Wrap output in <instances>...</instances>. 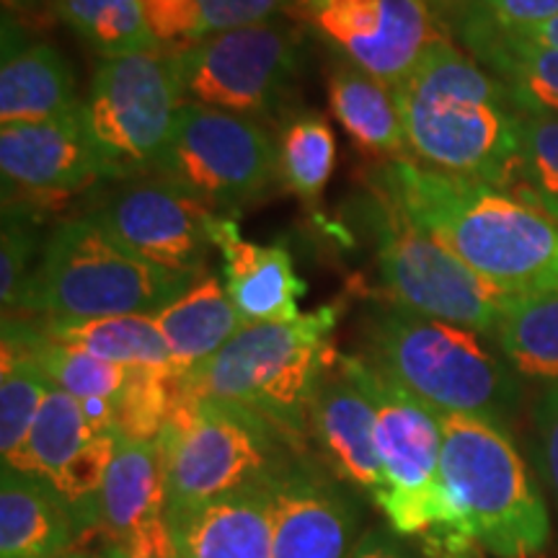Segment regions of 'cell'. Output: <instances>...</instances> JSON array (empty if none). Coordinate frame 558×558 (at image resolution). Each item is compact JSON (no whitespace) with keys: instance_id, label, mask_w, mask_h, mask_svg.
<instances>
[{"instance_id":"6da1fadb","label":"cell","mask_w":558,"mask_h":558,"mask_svg":"<svg viewBox=\"0 0 558 558\" xmlns=\"http://www.w3.org/2000/svg\"><path fill=\"white\" fill-rule=\"evenodd\" d=\"M367 184L507 295L558 290V222L514 194L411 158L383 160Z\"/></svg>"},{"instance_id":"7a4b0ae2","label":"cell","mask_w":558,"mask_h":558,"mask_svg":"<svg viewBox=\"0 0 558 558\" xmlns=\"http://www.w3.org/2000/svg\"><path fill=\"white\" fill-rule=\"evenodd\" d=\"M393 96L411 160L512 192L520 171L522 111L471 54L439 34L393 86Z\"/></svg>"},{"instance_id":"3957f363","label":"cell","mask_w":558,"mask_h":558,"mask_svg":"<svg viewBox=\"0 0 558 558\" xmlns=\"http://www.w3.org/2000/svg\"><path fill=\"white\" fill-rule=\"evenodd\" d=\"M369 365L437 414L478 416L507 427L520 403L518 373L486 337L386 300L362 316Z\"/></svg>"},{"instance_id":"277c9868","label":"cell","mask_w":558,"mask_h":558,"mask_svg":"<svg viewBox=\"0 0 558 558\" xmlns=\"http://www.w3.org/2000/svg\"><path fill=\"white\" fill-rule=\"evenodd\" d=\"M337 305H324L284 324H246L213 357L181 375V388L192 399L254 411L303 450L313 393L337 357Z\"/></svg>"},{"instance_id":"5b68a950","label":"cell","mask_w":558,"mask_h":558,"mask_svg":"<svg viewBox=\"0 0 558 558\" xmlns=\"http://www.w3.org/2000/svg\"><path fill=\"white\" fill-rule=\"evenodd\" d=\"M375 411V442L386 476L383 514L403 538L422 543L429 558H473L476 541L452 507L442 481L439 414L396 386L360 354H341Z\"/></svg>"},{"instance_id":"8992f818","label":"cell","mask_w":558,"mask_h":558,"mask_svg":"<svg viewBox=\"0 0 558 558\" xmlns=\"http://www.w3.org/2000/svg\"><path fill=\"white\" fill-rule=\"evenodd\" d=\"M197 279L140 259L83 215L62 220L45 241L21 313L45 324L153 316Z\"/></svg>"},{"instance_id":"52a82bcc","label":"cell","mask_w":558,"mask_h":558,"mask_svg":"<svg viewBox=\"0 0 558 558\" xmlns=\"http://www.w3.org/2000/svg\"><path fill=\"white\" fill-rule=\"evenodd\" d=\"M439 424L445 488L476 546L494 558H541L548 505L507 427L456 414H439Z\"/></svg>"},{"instance_id":"ba28073f","label":"cell","mask_w":558,"mask_h":558,"mask_svg":"<svg viewBox=\"0 0 558 558\" xmlns=\"http://www.w3.org/2000/svg\"><path fill=\"white\" fill-rule=\"evenodd\" d=\"M166 460V520L207 501L271 484L292 460L295 445L254 411L192 399L181 388L158 437Z\"/></svg>"},{"instance_id":"9c48e42d","label":"cell","mask_w":558,"mask_h":558,"mask_svg":"<svg viewBox=\"0 0 558 558\" xmlns=\"http://www.w3.org/2000/svg\"><path fill=\"white\" fill-rule=\"evenodd\" d=\"M357 220L367 228L390 303L494 339L512 295L465 267L375 190L360 202Z\"/></svg>"},{"instance_id":"30bf717a","label":"cell","mask_w":558,"mask_h":558,"mask_svg":"<svg viewBox=\"0 0 558 558\" xmlns=\"http://www.w3.org/2000/svg\"><path fill=\"white\" fill-rule=\"evenodd\" d=\"M181 104L169 50L101 60L83 101V128L107 179L163 173Z\"/></svg>"},{"instance_id":"8fae6325","label":"cell","mask_w":558,"mask_h":558,"mask_svg":"<svg viewBox=\"0 0 558 558\" xmlns=\"http://www.w3.org/2000/svg\"><path fill=\"white\" fill-rule=\"evenodd\" d=\"M160 177L226 218H239L282 184L277 143L259 120L190 101L179 107Z\"/></svg>"},{"instance_id":"7c38bea8","label":"cell","mask_w":558,"mask_h":558,"mask_svg":"<svg viewBox=\"0 0 558 558\" xmlns=\"http://www.w3.org/2000/svg\"><path fill=\"white\" fill-rule=\"evenodd\" d=\"M169 58L181 99L251 120L284 109L300 75L298 32L277 19L213 34Z\"/></svg>"},{"instance_id":"4fadbf2b","label":"cell","mask_w":558,"mask_h":558,"mask_svg":"<svg viewBox=\"0 0 558 558\" xmlns=\"http://www.w3.org/2000/svg\"><path fill=\"white\" fill-rule=\"evenodd\" d=\"M284 11L341 60L390 88L442 34L429 0H288Z\"/></svg>"},{"instance_id":"5bb4252c","label":"cell","mask_w":558,"mask_h":558,"mask_svg":"<svg viewBox=\"0 0 558 558\" xmlns=\"http://www.w3.org/2000/svg\"><path fill=\"white\" fill-rule=\"evenodd\" d=\"M215 215L163 177L124 179L90 209V218L124 248L181 275H205Z\"/></svg>"},{"instance_id":"9a60e30c","label":"cell","mask_w":558,"mask_h":558,"mask_svg":"<svg viewBox=\"0 0 558 558\" xmlns=\"http://www.w3.org/2000/svg\"><path fill=\"white\" fill-rule=\"evenodd\" d=\"M96 530L109 558H171L166 520V460L160 442L117 435V450L96 501Z\"/></svg>"},{"instance_id":"2e32d148","label":"cell","mask_w":558,"mask_h":558,"mask_svg":"<svg viewBox=\"0 0 558 558\" xmlns=\"http://www.w3.org/2000/svg\"><path fill=\"white\" fill-rule=\"evenodd\" d=\"M3 199L26 205L73 197L107 179L99 156L83 128V107L62 120L3 124L0 128Z\"/></svg>"},{"instance_id":"e0dca14e","label":"cell","mask_w":558,"mask_h":558,"mask_svg":"<svg viewBox=\"0 0 558 558\" xmlns=\"http://www.w3.org/2000/svg\"><path fill=\"white\" fill-rule=\"evenodd\" d=\"M354 501L308 458L271 486V558H352L360 541Z\"/></svg>"},{"instance_id":"ac0fdd59","label":"cell","mask_w":558,"mask_h":558,"mask_svg":"<svg viewBox=\"0 0 558 558\" xmlns=\"http://www.w3.org/2000/svg\"><path fill=\"white\" fill-rule=\"evenodd\" d=\"M308 437L339 481H344L375 505L386 499V476L375 442V411L367 393L337 357L320 375L308 411Z\"/></svg>"},{"instance_id":"d6986e66","label":"cell","mask_w":558,"mask_h":558,"mask_svg":"<svg viewBox=\"0 0 558 558\" xmlns=\"http://www.w3.org/2000/svg\"><path fill=\"white\" fill-rule=\"evenodd\" d=\"M458 37L471 58L507 88L522 114L558 120V52L522 37L471 3H452Z\"/></svg>"},{"instance_id":"ffe728a7","label":"cell","mask_w":558,"mask_h":558,"mask_svg":"<svg viewBox=\"0 0 558 558\" xmlns=\"http://www.w3.org/2000/svg\"><path fill=\"white\" fill-rule=\"evenodd\" d=\"M209 233L222 259V282L246 324H284L303 316L298 300L308 284L298 277L288 248L246 239L239 220L226 215H215Z\"/></svg>"},{"instance_id":"44dd1931","label":"cell","mask_w":558,"mask_h":558,"mask_svg":"<svg viewBox=\"0 0 558 558\" xmlns=\"http://www.w3.org/2000/svg\"><path fill=\"white\" fill-rule=\"evenodd\" d=\"M271 486L243 488L169 520L171 558H271Z\"/></svg>"},{"instance_id":"7402d4cb","label":"cell","mask_w":558,"mask_h":558,"mask_svg":"<svg viewBox=\"0 0 558 558\" xmlns=\"http://www.w3.org/2000/svg\"><path fill=\"white\" fill-rule=\"evenodd\" d=\"M83 525L50 481L3 465L0 558H62Z\"/></svg>"},{"instance_id":"603a6c76","label":"cell","mask_w":558,"mask_h":558,"mask_svg":"<svg viewBox=\"0 0 558 558\" xmlns=\"http://www.w3.org/2000/svg\"><path fill=\"white\" fill-rule=\"evenodd\" d=\"M153 318L171 352L173 373L179 375L213 357L246 326L222 277L209 271L199 275L197 282L166 308L153 313Z\"/></svg>"},{"instance_id":"cb8c5ba5","label":"cell","mask_w":558,"mask_h":558,"mask_svg":"<svg viewBox=\"0 0 558 558\" xmlns=\"http://www.w3.org/2000/svg\"><path fill=\"white\" fill-rule=\"evenodd\" d=\"M75 75L65 54L52 45L13 47L3 50L0 68V122L29 124L62 120L81 111Z\"/></svg>"},{"instance_id":"d4e9b609","label":"cell","mask_w":558,"mask_h":558,"mask_svg":"<svg viewBox=\"0 0 558 558\" xmlns=\"http://www.w3.org/2000/svg\"><path fill=\"white\" fill-rule=\"evenodd\" d=\"M326 94L333 120L360 150L386 160L409 158L393 88L339 58L326 81Z\"/></svg>"},{"instance_id":"484cf974","label":"cell","mask_w":558,"mask_h":558,"mask_svg":"<svg viewBox=\"0 0 558 558\" xmlns=\"http://www.w3.org/2000/svg\"><path fill=\"white\" fill-rule=\"evenodd\" d=\"M37 329L62 344L78 347L104 362L130 369H173L171 352L153 316H109L75 324H41Z\"/></svg>"},{"instance_id":"4316f807","label":"cell","mask_w":558,"mask_h":558,"mask_svg":"<svg viewBox=\"0 0 558 558\" xmlns=\"http://www.w3.org/2000/svg\"><path fill=\"white\" fill-rule=\"evenodd\" d=\"M288 0H140L160 47L179 50L213 34L275 19Z\"/></svg>"},{"instance_id":"83f0119b","label":"cell","mask_w":558,"mask_h":558,"mask_svg":"<svg viewBox=\"0 0 558 558\" xmlns=\"http://www.w3.org/2000/svg\"><path fill=\"white\" fill-rule=\"evenodd\" d=\"M494 341L518 375L548 386L558 383V290L514 298Z\"/></svg>"},{"instance_id":"f1b7e54d","label":"cell","mask_w":558,"mask_h":558,"mask_svg":"<svg viewBox=\"0 0 558 558\" xmlns=\"http://www.w3.org/2000/svg\"><path fill=\"white\" fill-rule=\"evenodd\" d=\"M3 337L16 339L45 369L52 386L65 390L73 399H120L130 380V367L104 362L78 347L62 344L45 337L37 326L3 318Z\"/></svg>"},{"instance_id":"f546056e","label":"cell","mask_w":558,"mask_h":558,"mask_svg":"<svg viewBox=\"0 0 558 558\" xmlns=\"http://www.w3.org/2000/svg\"><path fill=\"white\" fill-rule=\"evenodd\" d=\"M50 5L54 16L104 60L163 50L140 0H50Z\"/></svg>"},{"instance_id":"4dcf8cb0","label":"cell","mask_w":558,"mask_h":558,"mask_svg":"<svg viewBox=\"0 0 558 558\" xmlns=\"http://www.w3.org/2000/svg\"><path fill=\"white\" fill-rule=\"evenodd\" d=\"M90 437H94V432L88 429L81 401L50 383L32 435L9 469L54 484V478L65 471V465L78 456Z\"/></svg>"},{"instance_id":"1f68e13d","label":"cell","mask_w":558,"mask_h":558,"mask_svg":"<svg viewBox=\"0 0 558 558\" xmlns=\"http://www.w3.org/2000/svg\"><path fill=\"white\" fill-rule=\"evenodd\" d=\"M279 179L303 202H316L337 166V135L318 111H298L277 140Z\"/></svg>"},{"instance_id":"d6a6232c","label":"cell","mask_w":558,"mask_h":558,"mask_svg":"<svg viewBox=\"0 0 558 558\" xmlns=\"http://www.w3.org/2000/svg\"><path fill=\"white\" fill-rule=\"evenodd\" d=\"M47 388H50V378L37 365V360L16 339L3 337V367H0V458H3V465H11L24 450Z\"/></svg>"},{"instance_id":"836d02e7","label":"cell","mask_w":558,"mask_h":558,"mask_svg":"<svg viewBox=\"0 0 558 558\" xmlns=\"http://www.w3.org/2000/svg\"><path fill=\"white\" fill-rule=\"evenodd\" d=\"M514 197L527 202L558 222V120L522 114L520 122V171Z\"/></svg>"},{"instance_id":"e575fe53","label":"cell","mask_w":558,"mask_h":558,"mask_svg":"<svg viewBox=\"0 0 558 558\" xmlns=\"http://www.w3.org/2000/svg\"><path fill=\"white\" fill-rule=\"evenodd\" d=\"M179 396V373L173 369H132L117 399L114 432L130 439L156 442L169 422Z\"/></svg>"},{"instance_id":"d590c367","label":"cell","mask_w":558,"mask_h":558,"mask_svg":"<svg viewBox=\"0 0 558 558\" xmlns=\"http://www.w3.org/2000/svg\"><path fill=\"white\" fill-rule=\"evenodd\" d=\"M0 303H3V318L9 313H21L26 290H29L37 254V222L32 218L29 207L3 205V235H0Z\"/></svg>"},{"instance_id":"8d00e7d4","label":"cell","mask_w":558,"mask_h":558,"mask_svg":"<svg viewBox=\"0 0 558 558\" xmlns=\"http://www.w3.org/2000/svg\"><path fill=\"white\" fill-rule=\"evenodd\" d=\"M535 458L558 512V383L543 388L533 409Z\"/></svg>"},{"instance_id":"74e56055","label":"cell","mask_w":558,"mask_h":558,"mask_svg":"<svg viewBox=\"0 0 558 558\" xmlns=\"http://www.w3.org/2000/svg\"><path fill=\"white\" fill-rule=\"evenodd\" d=\"M439 3H471L512 29H525L558 13V0H439Z\"/></svg>"},{"instance_id":"f35d334b","label":"cell","mask_w":558,"mask_h":558,"mask_svg":"<svg viewBox=\"0 0 558 558\" xmlns=\"http://www.w3.org/2000/svg\"><path fill=\"white\" fill-rule=\"evenodd\" d=\"M352 558H422L414 548L407 546L403 535L393 527H369L360 535Z\"/></svg>"},{"instance_id":"ab89813d","label":"cell","mask_w":558,"mask_h":558,"mask_svg":"<svg viewBox=\"0 0 558 558\" xmlns=\"http://www.w3.org/2000/svg\"><path fill=\"white\" fill-rule=\"evenodd\" d=\"M520 32L522 37L538 41V45L548 47V50H556L558 52V13L554 19L548 21H541V24H533V26H525V29H514Z\"/></svg>"},{"instance_id":"60d3db41","label":"cell","mask_w":558,"mask_h":558,"mask_svg":"<svg viewBox=\"0 0 558 558\" xmlns=\"http://www.w3.org/2000/svg\"><path fill=\"white\" fill-rule=\"evenodd\" d=\"M41 0H3L5 11H32L37 9Z\"/></svg>"},{"instance_id":"b9f144b4","label":"cell","mask_w":558,"mask_h":558,"mask_svg":"<svg viewBox=\"0 0 558 558\" xmlns=\"http://www.w3.org/2000/svg\"><path fill=\"white\" fill-rule=\"evenodd\" d=\"M62 558H109V556H101V554H83V550H75V554H65Z\"/></svg>"}]
</instances>
